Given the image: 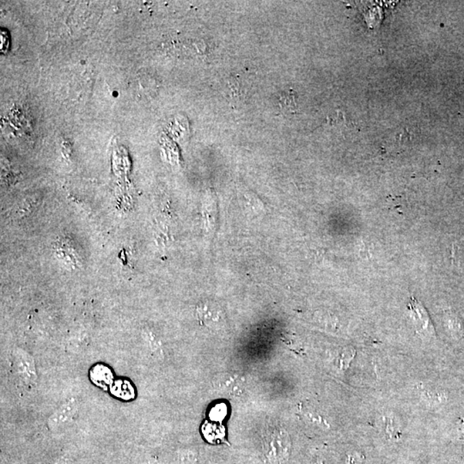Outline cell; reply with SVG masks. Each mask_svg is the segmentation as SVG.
<instances>
[{"mask_svg": "<svg viewBox=\"0 0 464 464\" xmlns=\"http://www.w3.org/2000/svg\"><path fill=\"white\" fill-rule=\"evenodd\" d=\"M77 410H79V404L76 400L74 398L68 400L49 417L48 420L49 428L58 429L68 426L75 417Z\"/></svg>", "mask_w": 464, "mask_h": 464, "instance_id": "2", "label": "cell"}, {"mask_svg": "<svg viewBox=\"0 0 464 464\" xmlns=\"http://www.w3.org/2000/svg\"><path fill=\"white\" fill-rule=\"evenodd\" d=\"M420 398H422L426 405L433 407H433L439 406L442 402L441 394L436 391H433L431 389H420Z\"/></svg>", "mask_w": 464, "mask_h": 464, "instance_id": "7", "label": "cell"}, {"mask_svg": "<svg viewBox=\"0 0 464 464\" xmlns=\"http://www.w3.org/2000/svg\"><path fill=\"white\" fill-rule=\"evenodd\" d=\"M355 355V352L354 349H348V350H346L344 354L341 356V369H346L348 368L349 364H350V362L352 359H354Z\"/></svg>", "mask_w": 464, "mask_h": 464, "instance_id": "9", "label": "cell"}, {"mask_svg": "<svg viewBox=\"0 0 464 464\" xmlns=\"http://www.w3.org/2000/svg\"><path fill=\"white\" fill-rule=\"evenodd\" d=\"M291 439L287 431L280 426H270L265 433L263 450L266 459L272 464H281L291 453Z\"/></svg>", "mask_w": 464, "mask_h": 464, "instance_id": "1", "label": "cell"}, {"mask_svg": "<svg viewBox=\"0 0 464 464\" xmlns=\"http://www.w3.org/2000/svg\"><path fill=\"white\" fill-rule=\"evenodd\" d=\"M14 363L16 371L26 383H32L36 381L37 376L31 356L26 352H16L14 355Z\"/></svg>", "mask_w": 464, "mask_h": 464, "instance_id": "4", "label": "cell"}, {"mask_svg": "<svg viewBox=\"0 0 464 464\" xmlns=\"http://www.w3.org/2000/svg\"><path fill=\"white\" fill-rule=\"evenodd\" d=\"M218 388L229 395H238L242 388L241 380L237 376H224L218 380Z\"/></svg>", "mask_w": 464, "mask_h": 464, "instance_id": "6", "label": "cell"}, {"mask_svg": "<svg viewBox=\"0 0 464 464\" xmlns=\"http://www.w3.org/2000/svg\"><path fill=\"white\" fill-rule=\"evenodd\" d=\"M410 313L417 331L424 335H432L433 327L430 322L428 312L420 302L412 298L409 305Z\"/></svg>", "mask_w": 464, "mask_h": 464, "instance_id": "3", "label": "cell"}, {"mask_svg": "<svg viewBox=\"0 0 464 464\" xmlns=\"http://www.w3.org/2000/svg\"><path fill=\"white\" fill-rule=\"evenodd\" d=\"M285 93L287 94H283L281 97V102L282 105L287 106L285 107V109L288 110L294 109L296 107L294 94H291L289 92Z\"/></svg>", "mask_w": 464, "mask_h": 464, "instance_id": "8", "label": "cell"}, {"mask_svg": "<svg viewBox=\"0 0 464 464\" xmlns=\"http://www.w3.org/2000/svg\"><path fill=\"white\" fill-rule=\"evenodd\" d=\"M379 426H381L386 437L391 440H398L401 437V424L394 413H383L379 418Z\"/></svg>", "mask_w": 464, "mask_h": 464, "instance_id": "5", "label": "cell"}]
</instances>
